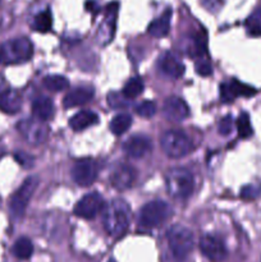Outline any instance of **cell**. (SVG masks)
Segmentation results:
<instances>
[{
    "label": "cell",
    "mask_w": 261,
    "mask_h": 262,
    "mask_svg": "<svg viewBox=\"0 0 261 262\" xmlns=\"http://www.w3.org/2000/svg\"><path fill=\"white\" fill-rule=\"evenodd\" d=\"M130 207L124 200L115 199L102 210V224L110 237L119 238L124 235L129 227Z\"/></svg>",
    "instance_id": "6da1fadb"
},
{
    "label": "cell",
    "mask_w": 261,
    "mask_h": 262,
    "mask_svg": "<svg viewBox=\"0 0 261 262\" xmlns=\"http://www.w3.org/2000/svg\"><path fill=\"white\" fill-rule=\"evenodd\" d=\"M33 55L30 38L17 37L0 43V64H18L28 61Z\"/></svg>",
    "instance_id": "7a4b0ae2"
},
{
    "label": "cell",
    "mask_w": 261,
    "mask_h": 262,
    "mask_svg": "<svg viewBox=\"0 0 261 262\" xmlns=\"http://www.w3.org/2000/svg\"><path fill=\"white\" fill-rule=\"evenodd\" d=\"M166 191L177 200H186L193 192L194 179L191 171L184 168H173L165 176Z\"/></svg>",
    "instance_id": "3957f363"
},
{
    "label": "cell",
    "mask_w": 261,
    "mask_h": 262,
    "mask_svg": "<svg viewBox=\"0 0 261 262\" xmlns=\"http://www.w3.org/2000/svg\"><path fill=\"white\" fill-rule=\"evenodd\" d=\"M173 214L170 205L161 200H154L142 206L138 214V224L146 229L160 227Z\"/></svg>",
    "instance_id": "277c9868"
},
{
    "label": "cell",
    "mask_w": 261,
    "mask_h": 262,
    "mask_svg": "<svg viewBox=\"0 0 261 262\" xmlns=\"http://www.w3.org/2000/svg\"><path fill=\"white\" fill-rule=\"evenodd\" d=\"M160 146L166 156L181 159L188 155L193 148L192 141L182 130H166L160 138Z\"/></svg>",
    "instance_id": "5b68a950"
},
{
    "label": "cell",
    "mask_w": 261,
    "mask_h": 262,
    "mask_svg": "<svg viewBox=\"0 0 261 262\" xmlns=\"http://www.w3.org/2000/svg\"><path fill=\"white\" fill-rule=\"evenodd\" d=\"M169 248L177 258H184L193 248V233L183 225H173L166 233Z\"/></svg>",
    "instance_id": "8992f818"
},
{
    "label": "cell",
    "mask_w": 261,
    "mask_h": 262,
    "mask_svg": "<svg viewBox=\"0 0 261 262\" xmlns=\"http://www.w3.org/2000/svg\"><path fill=\"white\" fill-rule=\"evenodd\" d=\"M38 186V178L37 177H28L25 179L22 186L15 191L9 202V209L13 216L15 219H19L25 215L26 209H27L28 204H30L31 199H32L33 193H35L36 188Z\"/></svg>",
    "instance_id": "52a82bcc"
},
{
    "label": "cell",
    "mask_w": 261,
    "mask_h": 262,
    "mask_svg": "<svg viewBox=\"0 0 261 262\" xmlns=\"http://www.w3.org/2000/svg\"><path fill=\"white\" fill-rule=\"evenodd\" d=\"M17 129L19 135L31 145H42L49 137V125L37 118H26L18 122Z\"/></svg>",
    "instance_id": "ba28073f"
},
{
    "label": "cell",
    "mask_w": 261,
    "mask_h": 262,
    "mask_svg": "<svg viewBox=\"0 0 261 262\" xmlns=\"http://www.w3.org/2000/svg\"><path fill=\"white\" fill-rule=\"evenodd\" d=\"M105 204L104 199L97 192H91L87 193L79 200L74 206V215L82 219H94L95 216L100 214L104 210Z\"/></svg>",
    "instance_id": "9c48e42d"
},
{
    "label": "cell",
    "mask_w": 261,
    "mask_h": 262,
    "mask_svg": "<svg viewBox=\"0 0 261 262\" xmlns=\"http://www.w3.org/2000/svg\"><path fill=\"white\" fill-rule=\"evenodd\" d=\"M72 179L79 187H89L97 178V164L91 159H81L72 168Z\"/></svg>",
    "instance_id": "30bf717a"
},
{
    "label": "cell",
    "mask_w": 261,
    "mask_h": 262,
    "mask_svg": "<svg viewBox=\"0 0 261 262\" xmlns=\"http://www.w3.org/2000/svg\"><path fill=\"white\" fill-rule=\"evenodd\" d=\"M137 177V171L128 164L119 163L113 168L110 173V183L118 191H125L133 186Z\"/></svg>",
    "instance_id": "8fae6325"
},
{
    "label": "cell",
    "mask_w": 261,
    "mask_h": 262,
    "mask_svg": "<svg viewBox=\"0 0 261 262\" xmlns=\"http://www.w3.org/2000/svg\"><path fill=\"white\" fill-rule=\"evenodd\" d=\"M256 94V90L238 79H230L220 84V99L224 102L234 101L237 97H250Z\"/></svg>",
    "instance_id": "7c38bea8"
},
{
    "label": "cell",
    "mask_w": 261,
    "mask_h": 262,
    "mask_svg": "<svg viewBox=\"0 0 261 262\" xmlns=\"http://www.w3.org/2000/svg\"><path fill=\"white\" fill-rule=\"evenodd\" d=\"M163 114L170 122H182L189 115V107L183 99L178 96H170L164 101Z\"/></svg>",
    "instance_id": "4fadbf2b"
},
{
    "label": "cell",
    "mask_w": 261,
    "mask_h": 262,
    "mask_svg": "<svg viewBox=\"0 0 261 262\" xmlns=\"http://www.w3.org/2000/svg\"><path fill=\"white\" fill-rule=\"evenodd\" d=\"M153 148V142L147 136L136 135L128 138L123 143V151L128 158L132 159H141L150 152Z\"/></svg>",
    "instance_id": "5bb4252c"
},
{
    "label": "cell",
    "mask_w": 261,
    "mask_h": 262,
    "mask_svg": "<svg viewBox=\"0 0 261 262\" xmlns=\"http://www.w3.org/2000/svg\"><path fill=\"white\" fill-rule=\"evenodd\" d=\"M158 66L161 73L170 77V78H181L184 74L183 61L177 54L171 53V51H165V53L161 54L158 60Z\"/></svg>",
    "instance_id": "9a60e30c"
},
{
    "label": "cell",
    "mask_w": 261,
    "mask_h": 262,
    "mask_svg": "<svg viewBox=\"0 0 261 262\" xmlns=\"http://www.w3.org/2000/svg\"><path fill=\"white\" fill-rule=\"evenodd\" d=\"M200 250L204 253L205 257L214 262L223 261L227 256V250H225V246L223 245L222 241L210 234L201 237V239H200Z\"/></svg>",
    "instance_id": "2e32d148"
},
{
    "label": "cell",
    "mask_w": 261,
    "mask_h": 262,
    "mask_svg": "<svg viewBox=\"0 0 261 262\" xmlns=\"http://www.w3.org/2000/svg\"><path fill=\"white\" fill-rule=\"evenodd\" d=\"M118 9H119V4H118L117 2L112 3V4H109L106 7L105 18L99 28V37L102 43L112 42L113 37H114L115 25H117V17H118Z\"/></svg>",
    "instance_id": "e0dca14e"
},
{
    "label": "cell",
    "mask_w": 261,
    "mask_h": 262,
    "mask_svg": "<svg viewBox=\"0 0 261 262\" xmlns=\"http://www.w3.org/2000/svg\"><path fill=\"white\" fill-rule=\"evenodd\" d=\"M92 97H94V90L91 87H76L66 95V97L63 99V105L67 109L81 106V105L87 104Z\"/></svg>",
    "instance_id": "ac0fdd59"
},
{
    "label": "cell",
    "mask_w": 261,
    "mask_h": 262,
    "mask_svg": "<svg viewBox=\"0 0 261 262\" xmlns=\"http://www.w3.org/2000/svg\"><path fill=\"white\" fill-rule=\"evenodd\" d=\"M97 122H99V117L96 113L91 112V110H82L69 119V127L76 132H81V130L97 124Z\"/></svg>",
    "instance_id": "d6986e66"
},
{
    "label": "cell",
    "mask_w": 261,
    "mask_h": 262,
    "mask_svg": "<svg viewBox=\"0 0 261 262\" xmlns=\"http://www.w3.org/2000/svg\"><path fill=\"white\" fill-rule=\"evenodd\" d=\"M32 113L33 117L37 119L42 120V122H49L50 119H53L54 113H55L53 100L46 96H40L35 99L32 102Z\"/></svg>",
    "instance_id": "ffe728a7"
},
{
    "label": "cell",
    "mask_w": 261,
    "mask_h": 262,
    "mask_svg": "<svg viewBox=\"0 0 261 262\" xmlns=\"http://www.w3.org/2000/svg\"><path fill=\"white\" fill-rule=\"evenodd\" d=\"M170 20H171V9H166L160 17L155 18L153 22L148 25V33L155 38L165 37L170 31Z\"/></svg>",
    "instance_id": "44dd1931"
},
{
    "label": "cell",
    "mask_w": 261,
    "mask_h": 262,
    "mask_svg": "<svg viewBox=\"0 0 261 262\" xmlns=\"http://www.w3.org/2000/svg\"><path fill=\"white\" fill-rule=\"evenodd\" d=\"M22 107V99L19 95L13 90H7V91L0 94V110L7 114H17Z\"/></svg>",
    "instance_id": "7402d4cb"
},
{
    "label": "cell",
    "mask_w": 261,
    "mask_h": 262,
    "mask_svg": "<svg viewBox=\"0 0 261 262\" xmlns=\"http://www.w3.org/2000/svg\"><path fill=\"white\" fill-rule=\"evenodd\" d=\"M51 27H53V14L49 8L36 14V17L33 18L32 28L37 32L46 33L51 30Z\"/></svg>",
    "instance_id": "603a6c76"
},
{
    "label": "cell",
    "mask_w": 261,
    "mask_h": 262,
    "mask_svg": "<svg viewBox=\"0 0 261 262\" xmlns=\"http://www.w3.org/2000/svg\"><path fill=\"white\" fill-rule=\"evenodd\" d=\"M130 125H132V117L127 113H120V114L115 115L110 122V130L115 136H120L127 132Z\"/></svg>",
    "instance_id": "cb8c5ba5"
},
{
    "label": "cell",
    "mask_w": 261,
    "mask_h": 262,
    "mask_svg": "<svg viewBox=\"0 0 261 262\" xmlns=\"http://www.w3.org/2000/svg\"><path fill=\"white\" fill-rule=\"evenodd\" d=\"M143 89H145V84H143L142 78H141V77H132V78L128 79V81L125 82L124 86H123L122 94L124 95L128 100H132L140 96L143 92Z\"/></svg>",
    "instance_id": "d4e9b609"
},
{
    "label": "cell",
    "mask_w": 261,
    "mask_h": 262,
    "mask_svg": "<svg viewBox=\"0 0 261 262\" xmlns=\"http://www.w3.org/2000/svg\"><path fill=\"white\" fill-rule=\"evenodd\" d=\"M42 84L45 89H48L49 91L53 92H60L66 91L69 89V81L63 76H59V74H50V76H46L44 78Z\"/></svg>",
    "instance_id": "484cf974"
},
{
    "label": "cell",
    "mask_w": 261,
    "mask_h": 262,
    "mask_svg": "<svg viewBox=\"0 0 261 262\" xmlns=\"http://www.w3.org/2000/svg\"><path fill=\"white\" fill-rule=\"evenodd\" d=\"M33 253V245L28 238L22 237L18 241H15L13 246V255L19 260H27L32 256Z\"/></svg>",
    "instance_id": "4316f807"
},
{
    "label": "cell",
    "mask_w": 261,
    "mask_h": 262,
    "mask_svg": "<svg viewBox=\"0 0 261 262\" xmlns=\"http://www.w3.org/2000/svg\"><path fill=\"white\" fill-rule=\"evenodd\" d=\"M245 27L251 36H261V8L255 9L246 18Z\"/></svg>",
    "instance_id": "83f0119b"
},
{
    "label": "cell",
    "mask_w": 261,
    "mask_h": 262,
    "mask_svg": "<svg viewBox=\"0 0 261 262\" xmlns=\"http://www.w3.org/2000/svg\"><path fill=\"white\" fill-rule=\"evenodd\" d=\"M235 127H237L238 136L241 138H243V140L250 138L253 135V128L251 125L250 115L247 113H241L240 117L235 120Z\"/></svg>",
    "instance_id": "f1b7e54d"
},
{
    "label": "cell",
    "mask_w": 261,
    "mask_h": 262,
    "mask_svg": "<svg viewBox=\"0 0 261 262\" xmlns=\"http://www.w3.org/2000/svg\"><path fill=\"white\" fill-rule=\"evenodd\" d=\"M107 105H109L112 109L115 110H120V109H125V107L129 105V101H128L127 97L122 94V92H110L106 97Z\"/></svg>",
    "instance_id": "f546056e"
},
{
    "label": "cell",
    "mask_w": 261,
    "mask_h": 262,
    "mask_svg": "<svg viewBox=\"0 0 261 262\" xmlns=\"http://www.w3.org/2000/svg\"><path fill=\"white\" fill-rule=\"evenodd\" d=\"M135 112L137 113V115H140L142 118H151L156 113V104L154 101H151V100H145V101L136 105Z\"/></svg>",
    "instance_id": "4dcf8cb0"
},
{
    "label": "cell",
    "mask_w": 261,
    "mask_h": 262,
    "mask_svg": "<svg viewBox=\"0 0 261 262\" xmlns=\"http://www.w3.org/2000/svg\"><path fill=\"white\" fill-rule=\"evenodd\" d=\"M261 194V183H250L247 186L242 187L241 189V197L243 200H256Z\"/></svg>",
    "instance_id": "1f68e13d"
},
{
    "label": "cell",
    "mask_w": 261,
    "mask_h": 262,
    "mask_svg": "<svg viewBox=\"0 0 261 262\" xmlns=\"http://www.w3.org/2000/svg\"><path fill=\"white\" fill-rule=\"evenodd\" d=\"M14 159L20 166H23V168L26 169L32 168L33 164H35V159H33V156H31L30 154L25 152V151H15Z\"/></svg>",
    "instance_id": "d6a6232c"
},
{
    "label": "cell",
    "mask_w": 261,
    "mask_h": 262,
    "mask_svg": "<svg viewBox=\"0 0 261 262\" xmlns=\"http://www.w3.org/2000/svg\"><path fill=\"white\" fill-rule=\"evenodd\" d=\"M233 130V118L230 115L223 118L217 125V132L222 136H229Z\"/></svg>",
    "instance_id": "836d02e7"
},
{
    "label": "cell",
    "mask_w": 261,
    "mask_h": 262,
    "mask_svg": "<svg viewBox=\"0 0 261 262\" xmlns=\"http://www.w3.org/2000/svg\"><path fill=\"white\" fill-rule=\"evenodd\" d=\"M194 69H196L197 74H200V76L202 77H209L210 74L212 73L211 64H210L207 60H205V59H200V60H197L196 64H194Z\"/></svg>",
    "instance_id": "e575fe53"
},
{
    "label": "cell",
    "mask_w": 261,
    "mask_h": 262,
    "mask_svg": "<svg viewBox=\"0 0 261 262\" xmlns=\"http://www.w3.org/2000/svg\"><path fill=\"white\" fill-rule=\"evenodd\" d=\"M224 3L225 0H201V4L211 13L219 12V9L224 5Z\"/></svg>",
    "instance_id": "d590c367"
},
{
    "label": "cell",
    "mask_w": 261,
    "mask_h": 262,
    "mask_svg": "<svg viewBox=\"0 0 261 262\" xmlns=\"http://www.w3.org/2000/svg\"><path fill=\"white\" fill-rule=\"evenodd\" d=\"M7 90H8L7 81H5L4 77L0 74V94H2V92H4V91H7Z\"/></svg>",
    "instance_id": "8d00e7d4"
},
{
    "label": "cell",
    "mask_w": 261,
    "mask_h": 262,
    "mask_svg": "<svg viewBox=\"0 0 261 262\" xmlns=\"http://www.w3.org/2000/svg\"><path fill=\"white\" fill-rule=\"evenodd\" d=\"M3 156H4V148H3L2 146H0V159H2Z\"/></svg>",
    "instance_id": "74e56055"
},
{
    "label": "cell",
    "mask_w": 261,
    "mask_h": 262,
    "mask_svg": "<svg viewBox=\"0 0 261 262\" xmlns=\"http://www.w3.org/2000/svg\"><path fill=\"white\" fill-rule=\"evenodd\" d=\"M107 262H115V261H114V260H109Z\"/></svg>",
    "instance_id": "f35d334b"
}]
</instances>
